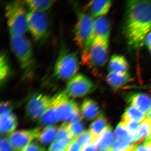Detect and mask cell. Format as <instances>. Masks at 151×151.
Listing matches in <instances>:
<instances>
[{"label": "cell", "instance_id": "18", "mask_svg": "<svg viewBox=\"0 0 151 151\" xmlns=\"http://www.w3.org/2000/svg\"><path fill=\"white\" fill-rule=\"evenodd\" d=\"M131 80L129 72H109L106 77L107 83L114 90L120 89Z\"/></svg>", "mask_w": 151, "mask_h": 151}, {"label": "cell", "instance_id": "34", "mask_svg": "<svg viewBox=\"0 0 151 151\" xmlns=\"http://www.w3.org/2000/svg\"><path fill=\"white\" fill-rule=\"evenodd\" d=\"M0 142V151H15L9 139L1 137Z\"/></svg>", "mask_w": 151, "mask_h": 151}, {"label": "cell", "instance_id": "13", "mask_svg": "<svg viewBox=\"0 0 151 151\" xmlns=\"http://www.w3.org/2000/svg\"><path fill=\"white\" fill-rule=\"evenodd\" d=\"M111 34V24L105 16L94 19L93 26V41L100 39L109 40Z\"/></svg>", "mask_w": 151, "mask_h": 151}, {"label": "cell", "instance_id": "32", "mask_svg": "<svg viewBox=\"0 0 151 151\" xmlns=\"http://www.w3.org/2000/svg\"><path fill=\"white\" fill-rule=\"evenodd\" d=\"M143 122L141 121L129 120L125 122H121L126 127L128 131L131 134H134L137 132V130L140 127L141 123Z\"/></svg>", "mask_w": 151, "mask_h": 151}, {"label": "cell", "instance_id": "37", "mask_svg": "<svg viewBox=\"0 0 151 151\" xmlns=\"http://www.w3.org/2000/svg\"><path fill=\"white\" fill-rule=\"evenodd\" d=\"M12 110V105L10 103L7 101H2L1 102L0 112L1 114L5 112H11Z\"/></svg>", "mask_w": 151, "mask_h": 151}, {"label": "cell", "instance_id": "26", "mask_svg": "<svg viewBox=\"0 0 151 151\" xmlns=\"http://www.w3.org/2000/svg\"><path fill=\"white\" fill-rule=\"evenodd\" d=\"M10 73V69L6 56L4 53H1L0 57V81L1 84L6 81Z\"/></svg>", "mask_w": 151, "mask_h": 151}, {"label": "cell", "instance_id": "8", "mask_svg": "<svg viewBox=\"0 0 151 151\" xmlns=\"http://www.w3.org/2000/svg\"><path fill=\"white\" fill-rule=\"evenodd\" d=\"M95 84L84 74L78 73L68 81L65 91L69 97H82L96 89Z\"/></svg>", "mask_w": 151, "mask_h": 151}, {"label": "cell", "instance_id": "31", "mask_svg": "<svg viewBox=\"0 0 151 151\" xmlns=\"http://www.w3.org/2000/svg\"><path fill=\"white\" fill-rule=\"evenodd\" d=\"M76 139L82 147L86 145L94 144L95 142L89 130L84 131Z\"/></svg>", "mask_w": 151, "mask_h": 151}, {"label": "cell", "instance_id": "44", "mask_svg": "<svg viewBox=\"0 0 151 151\" xmlns=\"http://www.w3.org/2000/svg\"><path fill=\"white\" fill-rule=\"evenodd\" d=\"M99 151H111V147L108 148L100 149Z\"/></svg>", "mask_w": 151, "mask_h": 151}, {"label": "cell", "instance_id": "17", "mask_svg": "<svg viewBox=\"0 0 151 151\" xmlns=\"http://www.w3.org/2000/svg\"><path fill=\"white\" fill-rule=\"evenodd\" d=\"M81 116L87 121H90L101 114L99 106L94 100L85 99L80 107Z\"/></svg>", "mask_w": 151, "mask_h": 151}, {"label": "cell", "instance_id": "19", "mask_svg": "<svg viewBox=\"0 0 151 151\" xmlns=\"http://www.w3.org/2000/svg\"><path fill=\"white\" fill-rule=\"evenodd\" d=\"M109 72H129V64L125 57L120 55H113L108 63Z\"/></svg>", "mask_w": 151, "mask_h": 151}, {"label": "cell", "instance_id": "9", "mask_svg": "<svg viewBox=\"0 0 151 151\" xmlns=\"http://www.w3.org/2000/svg\"><path fill=\"white\" fill-rule=\"evenodd\" d=\"M57 113L59 121L67 123L81 120L82 117L78 104L67 94L58 107Z\"/></svg>", "mask_w": 151, "mask_h": 151}, {"label": "cell", "instance_id": "35", "mask_svg": "<svg viewBox=\"0 0 151 151\" xmlns=\"http://www.w3.org/2000/svg\"><path fill=\"white\" fill-rule=\"evenodd\" d=\"M23 151H46V149L38 143L32 142Z\"/></svg>", "mask_w": 151, "mask_h": 151}, {"label": "cell", "instance_id": "30", "mask_svg": "<svg viewBox=\"0 0 151 151\" xmlns=\"http://www.w3.org/2000/svg\"><path fill=\"white\" fill-rule=\"evenodd\" d=\"M115 135L117 139H130L134 143L132 139V135L130 134L126 127L121 122L118 124L116 127L115 130Z\"/></svg>", "mask_w": 151, "mask_h": 151}, {"label": "cell", "instance_id": "12", "mask_svg": "<svg viewBox=\"0 0 151 151\" xmlns=\"http://www.w3.org/2000/svg\"><path fill=\"white\" fill-rule=\"evenodd\" d=\"M66 94L65 91H62L52 97L51 104L39 120L40 125L47 127L52 126L59 121L57 109Z\"/></svg>", "mask_w": 151, "mask_h": 151}, {"label": "cell", "instance_id": "38", "mask_svg": "<svg viewBox=\"0 0 151 151\" xmlns=\"http://www.w3.org/2000/svg\"><path fill=\"white\" fill-rule=\"evenodd\" d=\"M131 151H149L145 144L139 145V143L136 144L134 147Z\"/></svg>", "mask_w": 151, "mask_h": 151}, {"label": "cell", "instance_id": "22", "mask_svg": "<svg viewBox=\"0 0 151 151\" xmlns=\"http://www.w3.org/2000/svg\"><path fill=\"white\" fill-rule=\"evenodd\" d=\"M58 129L56 126L52 125L47 126L41 130L40 136L38 139L43 145L52 144L56 140Z\"/></svg>", "mask_w": 151, "mask_h": 151}, {"label": "cell", "instance_id": "45", "mask_svg": "<svg viewBox=\"0 0 151 151\" xmlns=\"http://www.w3.org/2000/svg\"><path fill=\"white\" fill-rule=\"evenodd\" d=\"M150 50V54H151V49Z\"/></svg>", "mask_w": 151, "mask_h": 151}, {"label": "cell", "instance_id": "21", "mask_svg": "<svg viewBox=\"0 0 151 151\" xmlns=\"http://www.w3.org/2000/svg\"><path fill=\"white\" fill-rule=\"evenodd\" d=\"M108 125V121L103 113H101L97 119L91 123L89 130L95 141Z\"/></svg>", "mask_w": 151, "mask_h": 151}, {"label": "cell", "instance_id": "4", "mask_svg": "<svg viewBox=\"0 0 151 151\" xmlns=\"http://www.w3.org/2000/svg\"><path fill=\"white\" fill-rule=\"evenodd\" d=\"M79 67L77 55L62 47L53 68V75L58 80L68 81L76 75Z\"/></svg>", "mask_w": 151, "mask_h": 151}, {"label": "cell", "instance_id": "1", "mask_svg": "<svg viewBox=\"0 0 151 151\" xmlns=\"http://www.w3.org/2000/svg\"><path fill=\"white\" fill-rule=\"evenodd\" d=\"M151 31V1L131 0L125 7L122 32L128 45L138 50Z\"/></svg>", "mask_w": 151, "mask_h": 151}, {"label": "cell", "instance_id": "24", "mask_svg": "<svg viewBox=\"0 0 151 151\" xmlns=\"http://www.w3.org/2000/svg\"><path fill=\"white\" fill-rule=\"evenodd\" d=\"M146 115L134 106H130L125 110L122 116V122H125L129 120L143 122L146 119Z\"/></svg>", "mask_w": 151, "mask_h": 151}, {"label": "cell", "instance_id": "7", "mask_svg": "<svg viewBox=\"0 0 151 151\" xmlns=\"http://www.w3.org/2000/svg\"><path fill=\"white\" fill-rule=\"evenodd\" d=\"M27 30L35 40L40 42L47 36L48 20L43 12L31 11L27 14Z\"/></svg>", "mask_w": 151, "mask_h": 151}, {"label": "cell", "instance_id": "33", "mask_svg": "<svg viewBox=\"0 0 151 151\" xmlns=\"http://www.w3.org/2000/svg\"><path fill=\"white\" fill-rule=\"evenodd\" d=\"M68 146L56 140L50 146L48 151H66Z\"/></svg>", "mask_w": 151, "mask_h": 151}, {"label": "cell", "instance_id": "39", "mask_svg": "<svg viewBox=\"0 0 151 151\" xmlns=\"http://www.w3.org/2000/svg\"><path fill=\"white\" fill-rule=\"evenodd\" d=\"M97 147L94 144L83 146L81 151H97Z\"/></svg>", "mask_w": 151, "mask_h": 151}, {"label": "cell", "instance_id": "25", "mask_svg": "<svg viewBox=\"0 0 151 151\" xmlns=\"http://www.w3.org/2000/svg\"><path fill=\"white\" fill-rule=\"evenodd\" d=\"M68 124V123L64 122L60 127L58 130L56 140L62 142L67 145L69 146L74 139H73L70 134Z\"/></svg>", "mask_w": 151, "mask_h": 151}, {"label": "cell", "instance_id": "10", "mask_svg": "<svg viewBox=\"0 0 151 151\" xmlns=\"http://www.w3.org/2000/svg\"><path fill=\"white\" fill-rule=\"evenodd\" d=\"M52 97L46 94H36L33 95L27 104V115L31 120L40 119L51 104Z\"/></svg>", "mask_w": 151, "mask_h": 151}, {"label": "cell", "instance_id": "43", "mask_svg": "<svg viewBox=\"0 0 151 151\" xmlns=\"http://www.w3.org/2000/svg\"><path fill=\"white\" fill-rule=\"evenodd\" d=\"M145 144L147 146V148L148 149L149 151H151V142L146 143Z\"/></svg>", "mask_w": 151, "mask_h": 151}, {"label": "cell", "instance_id": "2", "mask_svg": "<svg viewBox=\"0 0 151 151\" xmlns=\"http://www.w3.org/2000/svg\"><path fill=\"white\" fill-rule=\"evenodd\" d=\"M10 45L19 65L24 77L28 78L32 77L35 64L30 41L24 35L10 37Z\"/></svg>", "mask_w": 151, "mask_h": 151}, {"label": "cell", "instance_id": "23", "mask_svg": "<svg viewBox=\"0 0 151 151\" xmlns=\"http://www.w3.org/2000/svg\"><path fill=\"white\" fill-rule=\"evenodd\" d=\"M55 2L54 1L27 0L24 1V3L31 11L44 13L51 7Z\"/></svg>", "mask_w": 151, "mask_h": 151}, {"label": "cell", "instance_id": "28", "mask_svg": "<svg viewBox=\"0 0 151 151\" xmlns=\"http://www.w3.org/2000/svg\"><path fill=\"white\" fill-rule=\"evenodd\" d=\"M151 132V122L145 119L141 124L139 130L137 131V142L140 143L145 138L147 137Z\"/></svg>", "mask_w": 151, "mask_h": 151}, {"label": "cell", "instance_id": "16", "mask_svg": "<svg viewBox=\"0 0 151 151\" xmlns=\"http://www.w3.org/2000/svg\"><path fill=\"white\" fill-rule=\"evenodd\" d=\"M17 125V117L12 112L1 114L0 130L1 134H12L16 128Z\"/></svg>", "mask_w": 151, "mask_h": 151}, {"label": "cell", "instance_id": "20", "mask_svg": "<svg viewBox=\"0 0 151 151\" xmlns=\"http://www.w3.org/2000/svg\"><path fill=\"white\" fill-rule=\"evenodd\" d=\"M114 141V135L110 125L97 138L94 144L97 149H105L111 147Z\"/></svg>", "mask_w": 151, "mask_h": 151}, {"label": "cell", "instance_id": "11", "mask_svg": "<svg viewBox=\"0 0 151 151\" xmlns=\"http://www.w3.org/2000/svg\"><path fill=\"white\" fill-rule=\"evenodd\" d=\"M41 129L18 131L10 135L9 140L15 151H23L34 139H38Z\"/></svg>", "mask_w": 151, "mask_h": 151}, {"label": "cell", "instance_id": "5", "mask_svg": "<svg viewBox=\"0 0 151 151\" xmlns=\"http://www.w3.org/2000/svg\"><path fill=\"white\" fill-rule=\"evenodd\" d=\"M94 21L90 14H78L73 30V37L76 44L82 51L89 48L93 41Z\"/></svg>", "mask_w": 151, "mask_h": 151}, {"label": "cell", "instance_id": "27", "mask_svg": "<svg viewBox=\"0 0 151 151\" xmlns=\"http://www.w3.org/2000/svg\"><path fill=\"white\" fill-rule=\"evenodd\" d=\"M135 145L131 140L116 139L111 147V151H131Z\"/></svg>", "mask_w": 151, "mask_h": 151}, {"label": "cell", "instance_id": "29", "mask_svg": "<svg viewBox=\"0 0 151 151\" xmlns=\"http://www.w3.org/2000/svg\"><path fill=\"white\" fill-rule=\"evenodd\" d=\"M68 130L71 137L75 139L84 132V125L81 120L68 123Z\"/></svg>", "mask_w": 151, "mask_h": 151}, {"label": "cell", "instance_id": "41", "mask_svg": "<svg viewBox=\"0 0 151 151\" xmlns=\"http://www.w3.org/2000/svg\"><path fill=\"white\" fill-rule=\"evenodd\" d=\"M146 119L151 122V108L146 115Z\"/></svg>", "mask_w": 151, "mask_h": 151}, {"label": "cell", "instance_id": "46", "mask_svg": "<svg viewBox=\"0 0 151 151\" xmlns=\"http://www.w3.org/2000/svg\"></svg>", "mask_w": 151, "mask_h": 151}, {"label": "cell", "instance_id": "40", "mask_svg": "<svg viewBox=\"0 0 151 151\" xmlns=\"http://www.w3.org/2000/svg\"><path fill=\"white\" fill-rule=\"evenodd\" d=\"M145 44L149 50L151 49V31L146 37Z\"/></svg>", "mask_w": 151, "mask_h": 151}, {"label": "cell", "instance_id": "42", "mask_svg": "<svg viewBox=\"0 0 151 151\" xmlns=\"http://www.w3.org/2000/svg\"><path fill=\"white\" fill-rule=\"evenodd\" d=\"M150 142H151V132L150 134L146 138L145 142H144V143H145V144Z\"/></svg>", "mask_w": 151, "mask_h": 151}, {"label": "cell", "instance_id": "6", "mask_svg": "<svg viewBox=\"0 0 151 151\" xmlns=\"http://www.w3.org/2000/svg\"><path fill=\"white\" fill-rule=\"evenodd\" d=\"M109 40L96 39L86 50L82 51L83 63L91 67H103L107 62Z\"/></svg>", "mask_w": 151, "mask_h": 151}, {"label": "cell", "instance_id": "14", "mask_svg": "<svg viewBox=\"0 0 151 151\" xmlns=\"http://www.w3.org/2000/svg\"><path fill=\"white\" fill-rule=\"evenodd\" d=\"M127 101L131 106H134L147 114L150 110L151 100L147 94L142 93H131L127 95Z\"/></svg>", "mask_w": 151, "mask_h": 151}, {"label": "cell", "instance_id": "15", "mask_svg": "<svg viewBox=\"0 0 151 151\" xmlns=\"http://www.w3.org/2000/svg\"><path fill=\"white\" fill-rule=\"evenodd\" d=\"M112 1L110 0L92 1L87 4V7L90 14L93 17L105 16L112 6Z\"/></svg>", "mask_w": 151, "mask_h": 151}, {"label": "cell", "instance_id": "36", "mask_svg": "<svg viewBox=\"0 0 151 151\" xmlns=\"http://www.w3.org/2000/svg\"><path fill=\"white\" fill-rule=\"evenodd\" d=\"M82 147L76 140H73L69 145L66 151H81Z\"/></svg>", "mask_w": 151, "mask_h": 151}, {"label": "cell", "instance_id": "3", "mask_svg": "<svg viewBox=\"0 0 151 151\" xmlns=\"http://www.w3.org/2000/svg\"><path fill=\"white\" fill-rule=\"evenodd\" d=\"M20 1H14L6 6L5 15L10 37L24 35L27 30V14Z\"/></svg>", "mask_w": 151, "mask_h": 151}]
</instances>
